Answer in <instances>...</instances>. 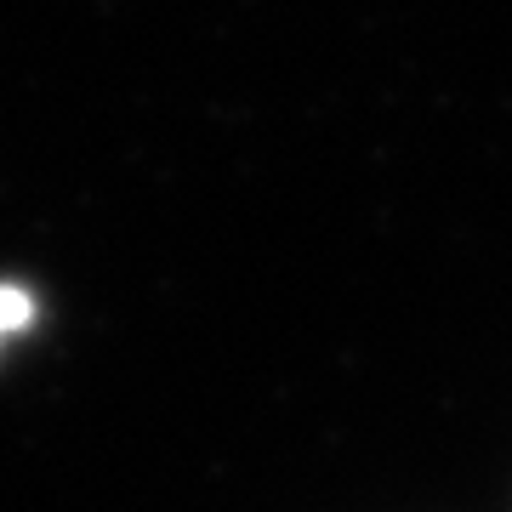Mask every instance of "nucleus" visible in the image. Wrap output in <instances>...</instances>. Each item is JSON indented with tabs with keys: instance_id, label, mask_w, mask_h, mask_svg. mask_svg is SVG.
<instances>
[{
	"instance_id": "f257e3e1",
	"label": "nucleus",
	"mask_w": 512,
	"mask_h": 512,
	"mask_svg": "<svg viewBox=\"0 0 512 512\" xmlns=\"http://www.w3.org/2000/svg\"><path fill=\"white\" fill-rule=\"evenodd\" d=\"M35 296L23 291V285H12V279H0V348L12 342V336H23V330L35 325Z\"/></svg>"
}]
</instances>
